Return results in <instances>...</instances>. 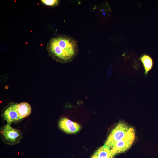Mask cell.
I'll return each mask as SVG.
<instances>
[{
    "mask_svg": "<svg viewBox=\"0 0 158 158\" xmlns=\"http://www.w3.org/2000/svg\"><path fill=\"white\" fill-rule=\"evenodd\" d=\"M49 55L62 63L71 62L79 51L77 41L71 37L60 34L51 38L46 46Z\"/></svg>",
    "mask_w": 158,
    "mask_h": 158,
    "instance_id": "cell-1",
    "label": "cell"
},
{
    "mask_svg": "<svg viewBox=\"0 0 158 158\" xmlns=\"http://www.w3.org/2000/svg\"><path fill=\"white\" fill-rule=\"evenodd\" d=\"M11 124L7 123L1 128L0 135L3 143L12 145L20 142L23 138V133L20 130L12 127Z\"/></svg>",
    "mask_w": 158,
    "mask_h": 158,
    "instance_id": "cell-2",
    "label": "cell"
},
{
    "mask_svg": "<svg viewBox=\"0 0 158 158\" xmlns=\"http://www.w3.org/2000/svg\"><path fill=\"white\" fill-rule=\"evenodd\" d=\"M129 128L126 124L119 123L111 131L104 146L111 150L124 137Z\"/></svg>",
    "mask_w": 158,
    "mask_h": 158,
    "instance_id": "cell-3",
    "label": "cell"
},
{
    "mask_svg": "<svg viewBox=\"0 0 158 158\" xmlns=\"http://www.w3.org/2000/svg\"><path fill=\"white\" fill-rule=\"evenodd\" d=\"M135 139L134 129L132 127L130 128L124 137L117 142L110 150L115 155L124 152L130 147Z\"/></svg>",
    "mask_w": 158,
    "mask_h": 158,
    "instance_id": "cell-4",
    "label": "cell"
},
{
    "mask_svg": "<svg viewBox=\"0 0 158 158\" xmlns=\"http://www.w3.org/2000/svg\"><path fill=\"white\" fill-rule=\"evenodd\" d=\"M17 103L10 104L2 111L1 116L7 123H18L22 119L18 115L17 109Z\"/></svg>",
    "mask_w": 158,
    "mask_h": 158,
    "instance_id": "cell-5",
    "label": "cell"
},
{
    "mask_svg": "<svg viewBox=\"0 0 158 158\" xmlns=\"http://www.w3.org/2000/svg\"><path fill=\"white\" fill-rule=\"evenodd\" d=\"M59 126L62 130L68 134L77 133L81 128L78 123L65 117L60 119L59 122Z\"/></svg>",
    "mask_w": 158,
    "mask_h": 158,
    "instance_id": "cell-6",
    "label": "cell"
},
{
    "mask_svg": "<svg viewBox=\"0 0 158 158\" xmlns=\"http://www.w3.org/2000/svg\"><path fill=\"white\" fill-rule=\"evenodd\" d=\"M115 154L104 145L99 148L91 158H114Z\"/></svg>",
    "mask_w": 158,
    "mask_h": 158,
    "instance_id": "cell-7",
    "label": "cell"
},
{
    "mask_svg": "<svg viewBox=\"0 0 158 158\" xmlns=\"http://www.w3.org/2000/svg\"><path fill=\"white\" fill-rule=\"evenodd\" d=\"M17 109L19 116L22 119L29 115L31 113V106L27 102L18 104Z\"/></svg>",
    "mask_w": 158,
    "mask_h": 158,
    "instance_id": "cell-8",
    "label": "cell"
},
{
    "mask_svg": "<svg viewBox=\"0 0 158 158\" xmlns=\"http://www.w3.org/2000/svg\"><path fill=\"white\" fill-rule=\"evenodd\" d=\"M140 59L142 63L145 70V74L146 75L152 68L153 61L151 57L149 55L144 54L140 58Z\"/></svg>",
    "mask_w": 158,
    "mask_h": 158,
    "instance_id": "cell-9",
    "label": "cell"
},
{
    "mask_svg": "<svg viewBox=\"0 0 158 158\" xmlns=\"http://www.w3.org/2000/svg\"><path fill=\"white\" fill-rule=\"evenodd\" d=\"M40 1L44 4L52 7L58 6L60 2L59 0H41Z\"/></svg>",
    "mask_w": 158,
    "mask_h": 158,
    "instance_id": "cell-10",
    "label": "cell"
}]
</instances>
